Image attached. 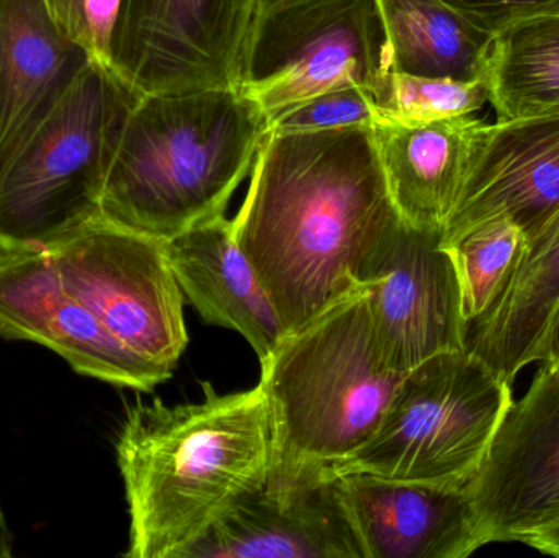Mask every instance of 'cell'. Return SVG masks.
<instances>
[{
	"label": "cell",
	"instance_id": "obj_1",
	"mask_svg": "<svg viewBox=\"0 0 559 558\" xmlns=\"http://www.w3.org/2000/svg\"><path fill=\"white\" fill-rule=\"evenodd\" d=\"M373 128L271 131L233 219L286 333L364 287L401 223Z\"/></svg>",
	"mask_w": 559,
	"mask_h": 558
},
{
	"label": "cell",
	"instance_id": "obj_2",
	"mask_svg": "<svg viewBox=\"0 0 559 558\" xmlns=\"http://www.w3.org/2000/svg\"><path fill=\"white\" fill-rule=\"evenodd\" d=\"M117 461L130 511V558H183L274 464L271 413L261 385L199 403L160 400L128 409Z\"/></svg>",
	"mask_w": 559,
	"mask_h": 558
},
{
	"label": "cell",
	"instance_id": "obj_3",
	"mask_svg": "<svg viewBox=\"0 0 559 558\" xmlns=\"http://www.w3.org/2000/svg\"><path fill=\"white\" fill-rule=\"evenodd\" d=\"M271 134V118L241 88L141 94L121 131L100 213L170 239L225 215Z\"/></svg>",
	"mask_w": 559,
	"mask_h": 558
},
{
	"label": "cell",
	"instance_id": "obj_4",
	"mask_svg": "<svg viewBox=\"0 0 559 558\" xmlns=\"http://www.w3.org/2000/svg\"><path fill=\"white\" fill-rule=\"evenodd\" d=\"M261 370L275 490L318 480L364 448L406 377L378 353L365 285L286 333Z\"/></svg>",
	"mask_w": 559,
	"mask_h": 558
},
{
	"label": "cell",
	"instance_id": "obj_5",
	"mask_svg": "<svg viewBox=\"0 0 559 558\" xmlns=\"http://www.w3.org/2000/svg\"><path fill=\"white\" fill-rule=\"evenodd\" d=\"M91 61L0 173V249L45 251L100 215L105 180L140 98Z\"/></svg>",
	"mask_w": 559,
	"mask_h": 558
},
{
	"label": "cell",
	"instance_id": "obj_6",
	"mask_svg": "<svg viewBox=\"0 0 559 558\" xmlns=\"http://www.w3.org/2000/svg\"><path fill=\"white\" fill-rule=\"evenodd\" d=\"M512 403V383L469 351L430 357L406 373L373 438L324 475L462 490L481 468Z\"/></svg>",
	"mask_w": 559,
	"mask_h": 558
},
{
	"label": "cell",
	"instance_id": "obj_7",
	"mask_svg": "<svg viewBox=\"0 0 559 558\" xmlns=\"http://www.w3.org/2000/svg\"><path fill=\"white\" fill-rule=\"evenodd\" d=\"M391 72L377 0H259L239 88L272 120L344 85H368L383 102Z\"/></svg>",
	"mask_w": 559,
	"mask_h": 558
},
{
	"label": "cell",
	"instance_id": "obj_8",
	"mask_svg": "<svg viewBox=\"0 0 559 558\" xmlns=\"http://www.w3.org/2000/svg\"><path fill=\"white\" fill-rule=\"evenodd\" d=\"M45 251L68 290L105 330L169 380L189 333L167 241L100 213Z\"/></svg>",
	"mask_w": 559,
	"mask_h": 558
},
{
	"label": "cell",
	"instance_id": "obj_9",
	"mask_svg": "<svg viewBox=\"0 0 559 558\" xmlns=\"http://www.w3.org/2000/svg\"><path fill=\"white\" fill-rule=\"evenodd\" d=\"M259 0H128L114 69L141 94L239 88Z\"/></svg>",
	"mask_w": 559,
	"mask_h": 558
},
{
	"label": "cell",
	"instance_id": "obj_10",
	"mask_svg": "<svg viewBox=\"0 0 559 558\" xmlns=\"http://www.w3.org/2000/svg\"><path fill=\"white\" fill-rule=\"evenodd\" d=\"M374 344L388 369L407 373L430 357L466 349L468 321L442 231L401 219L368 269Z\"/></svg>",
	"mask_w": 559,
	"mask_h": 558
},
{
	"label": "cell",
	"instance_id": "obj_11",
	"mask_svg": "<svg viewBox=\"0 0 559 558\" xmlns=\"http://www.w3.org/2000/svg\"><path fill=\"white\" fill-rule=\"evenodd\" d=\"M479 546L524 543L559 518V366L542 364L466 487Z\"/></svg>",
	"mask_w": 559,
	"mask_h": 558
},
{
	"label": "cell",
	"instance_id": "obj_12",
	"mask_svg": "<svg viewBox=\"0 0 559 558\" xmlns=\"http://www.w3.org/2000/svg\"><path fill=\"white\" fill-rule=\"evenodd\" d=\"M0 336L41 344L75 372L120 389L150 393L167 380L68 290L46 251L0 249Z\"/></svg>",
	"mask_w": 559,
	"mask_h": 558
},
{
	"label": "cell",
	"instance_id": "obj_13",
	"mask_svg": "<svg viewBox=\"0 0 559 558\" xmlns=\"http://www.w3.org/2000/svg\"><path fill=\"white\" fill-rule=\"evenodd\" d=\"M558 210L559 114L485 124L442 245L501 216L531 238Z\"/></svg>",
	"mask_w": 559,
	"mask_h": 558
},
{
	"label": "cell",
	"instance_id": "obj_14",
	"mask_svg": "<svg viewBox=\"0 0 559 558\" xmlns=\"http://www.w3.org/2000/svg\"><path fill=\"white\" fill-rule=\"evenodd\" d=\"M183 558H364L337 477L238 501Z\"/></svg>",
	"mask_w": 559,
	"mask_h": 558
},
{
	"label": "cell",
	"instance_id": "obj_15",
	"mask_svg": "<svg viewBox=\"0 0 559 558\" xmlns=\"http://www.w3.org/2000/svg\"><path fill=\"white\" fill-rule=\"evenodd\" d=\"M364 558H466L481 549L466 488L337 477Z\"/></svg>",
	"mask_w": 559,
	"mask_h": 558
},
{
	"label": "cell",
	"instance_id": "obj_16",
	"mask_svg": "<svg viewBox=\"0 0 559 558\" xmlns=\"http://www.w3.org/2000/svg\"><path fill=\"white\" fill-rule=\"evenodd\" d=\"M91 61L41 0H0V173Z\"/></svg>",
	"mask_w": 559,
	"mask_h": 558
},
{
	"label": "cell",
	"instance_id": "obj_17",
	"mask_svg": "<svg viewBox=\"0 0 559 558\" xmlns=\"http://www.w3.org/2000/svg\"><path fill=\"white\" fill-rule=\"evenodd\" d=\"M183 297L209 324L241 334L259 360L286 336L285 327L225 215L167 241Z\"/></svg>",
	"mask_w": 559,
	"mask_h": 558
},
{
	"label": "cell",
	"instance_id": "obj_18",
	"mask_svg": "<svg viewBox=\"0 0 559 558\" xmlns=\"http://www.w3.org/2000/svg\"><path fill=\"white\" fill-rule=\"evenodd\" d=\"M485 124L472 115L406 127H373L378 153L401 218L442 231L459 203Z\"/></svg>",
	"mask_w": 559,
	"mask_h": 558
},
{
	"label": "cell",
	"instance_id": "obj_19",
	"mask_svg": "<svg viewBox=\"0 0 559 558\" xmlns=\"http://www.w3.org/2000/svg\"><path fill=\"white\" fill-rule=\"evenodd\" d=\"M559 301V210L527 238L524 254L502 294L478 320L469 323L466 351L514 382L531 366Z\"/></svg>",
	"mask_w": 559,
	"mask_h": 558
},
{
	"label": "cell",
	"instance_id": "obj_20",
	"mask_svg": "<svg viewBox=\"0 0 559 558\" xmlns=\"http://www.w3.org/2000/svg\"><path fill=\"white\" fill-rule=\"evenodd\" d=\"M390 43L391 71L475 81L488 74L495 36L443 0H377Z\"/></svg>",
	"mask_w": 559,
	"mask_h": 558
},
{
	"label": "cell",
	"instance_id": "obj_21",
	"mask_svg": "<svg viewBox=\"0 0 559 558\" xmlns=\"http://www.w3.org/2000/svg\"><path fill=\"white\" fill-rule=\"evenodd\" d=\"M486 75L498 121L559 114V15L496 35Z\"/></svg>",
	"mask_w": 559,
	"mask_h": 558
},
{
	"label": "cell",
	"instance_id": "obj_22",
	"mask_svg": "<svg viewBox=\"0 0 559 558\" xmlns=\"http://www.w3.org/2000/svg\"><path fill=\"white\" fill-rule=\"evenodd\" d=\"M527 246L524 229L511 218L475 226L445 246L452 252L462 290L463 313L473 323L492 307L514 274Z\"/></svg>",
	"mask_w": 559,
	"mask_h": 558
},
{
	"label": "cell",
	"instance_id": "obj_23",
	"mask_svg": "<svg viewBox=\"0 0 559 558\" xmlns=\"http://www.w3.org/2000/svg\"><path fill=\"white\" fill-rule=\"evenodd\" d=\"M489 102L488 75L475 81L391 72L384 91L388 123L419 127L475 114Z\"/></svg>",
	"mask_w": 559,
	"mask_h": 558
},
{
	"label": "cell",
	"instance_id": "obj_24",
	"mask_svg": "<svg viewBox=\"0 0 559 558\" xmlns=\"http://www.w3.org/2000/svg\"><path fill=\"white\" fill-rule=\"evenodd\" d=\"M388 123L381 97L368 85L350 84L308 98L271 120V131H321Z\"/></svg>",
	"mask_w": 559,
	"mask_h": 558
},
{
	"label": "cell",
	"instance_id": "obj_25",
	"mask_svg": "<svg viewBox=\"0 0 559 558\" xmlns=\"http://www.w3.org/2000/svg\"><path fill=\"white\" fill-rule=\"evenodd\" d=\"M52 22L92 61L114 69L115 43L128 0H41Z\"/></svg>",
	"mask_w": 559,
	"mask_h": 558
},
{
	"label": "cell",
	"instance_id": "obj_26",
	"mask_svg": "<svg viewBox=\"0 0 559 558\" xmlns=\"http://www.w3.org/2000/svg\"><path fill=\"white\" fill-rule=\"evenodd\" d=\"M469 23L496 36L525 20L559 15V0H443Z\"/></svg>",
	"mask_w": 559,
	"mask_h": 558
},
{
	"label": "cell",
	"instance_id": "obj_27",
	"mask_svg": "<svg viewBox=\"0 0 559 558\" xmlns=\"http://www.w3.org/2000/svg\"><path fill=\"white\" fill-rule=\"evenodd\" d=\"M550 364V366H559V301L540 340L535 344L534 353H532L531 364Z\"/></svg>",
	"mask_w": 559,
	"mask_h": 558
},
{
	"label": "cell",
	"instance_id": "obj_28",
	"mask_svg": "<svg viewBox=\"0 0 559 558\" xmlns=\"http://www.w3.org/2000/svg\"><path fill=\"white\" fill-rule=\"evenodd\" d=\"M522 544L537 550V553L544 554V556L559 558V518L554 523L535 531Z\"/></svg>",
	"mask_w": 559,
	"mask_h": 558
},
{
	"label": "cell",
	"instance_id": "obj_29",
	"mask_svg": "<svg viewBox=\"0 0 559 558\" xmlns=\"http://www.w3.org/2000/svg\"><path fill=\"white\" fill-rule=\"evenodd\" d=\"M12 556V534L5 523L2 508H0V558Z\"/></svg>",
	"mask_w": 559,
	"mask_h": 558
}]
</instances>
